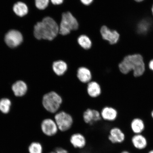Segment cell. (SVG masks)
Here are the masks:
<instances>
[{
  "label": "cell",
  "mask_w": 153,
  "mask_h": 153,
  "mask_svg": "<svg viewBox=\"0 0 153 153\" xmlns=\"http://www.w3.org/2000/svg\"><path fill=\"white\" fill-rule=\"evenodd\" d=\"M59 25L54 19L47 16L36 23L33 28V35L36 39L53 41L59 35Z\"/></svg>",
  "instance_id": "cell-1"
},
{
  "label": "cell",
  "mask_w": 153,
  "mask_h": 153,
  "mask_svg": "<svg viewBox=\"0 0 153 153\" xmlns=\"http://www.w3.org/2000/svg\"><path fill=\"white\" fill-rule=\"evenodd\" d=\"M122 73L127 74L133 70L135 77L140 76L144 73L145 65L143 57L140 55H129L124 57L118 65Z\"/></svg>",
  "instance_id": "cell-2"
},
{
  "label": "cell",
  "mask_w": 153,
  "mask_h": 153,
  "mask_svg": "<svg viewBox=\"0 0 153 153\" xmlns=\"http://www.w3.org/2000/svg\"><path fill=\"white\" fill-rule=\"evenodd\" d=\"M79 24L77 19L70 11L62 13L59 24V34L62 36L70 34L72 32L77 30Z\"/></svg>",
  "instance_id": "cell-3"
},
{
  "label": "cell",
  "mask_w": 153,
  "mask_h": 153,
  "mask_svg": "<svg viewBox=\"0 0 153 153\" xmlns=\"http://www.w3.org/2000/svg\"><path fill=\"white\" fill-rule=\"evenodd\" d=\"M63 102L62 97L54 91H51L43 95L42 103L43 108L50 113L55 114L59 111Z\"/></svg>",
  "instance_id": "cell-4"
},
{
  "label": "cell",
  "mask_w": 153,
  "mask_h": 153,
  "mask_svg": "<svg viewBox=\"0 0 153 153\" xmlns=\"http://www.w3.org/2000/svg\"><path fill=\"white\" fill-rule=\"evenodd\" d=\"M54 120L59 131L62 132L70 130L74 123L73 118L71 115L63 111H59L54 114Z\"/></svg>",
  "instance_id": "cell-5"
},
{
  "label": "cell",
  "mask_w": 153,
  "mask_h": 153,
  "mask_svg": "<svg viewBox=\"0 0 153 153\" xmlns=\"http://www.w3.org/2000/svg\"><path fill=\"white\" fill-rule=\"evenodd\" d=\"M23 36L19 30H9L5 34V42L10 48H15L20 46L23 41Z\"/></svg>",
  "instance_id": "cell-6"
},
{
  "label": "cell",
  "mask_w": 153,
  "mask_h": 153,
  "mask_svg": "<svg viewBox=\"0 0 153 153\" xmlns=\"http://www.w3.org/2000/svg\"><path fill=\"white\" fill-rule=\"evenodd\" d=\"M41 128L44 134L48 137L54 136L59 131L56 122L51 118L44 119L41 122Z\"/></svg>",
  "instance_id": "cell-7"
},
{
  "label": "cell",
  "mask_w": 153,
  "mask_h": 153,
  "mask_svg": "<svg viewBox=\"0 0 153 153\" xmlns=\"http://www.w3.org/2000/svg\"><path fill=\"white\" fill-rule=\"evenodd\" d=\"M100 34L103 40L108 41L110 45H114L118 42L120 34L116 30L110 29L106 25L101 27Z\"/></svg>",
  "instance_id": "cell-8"
},
{
  "label": "cell",
  "mask_w": 153,
  "mask_h": 153,
  "mask_svg": "<svg viewBox=\"0 0 153 153\" xmlns=\"http://www.w3.org/2000/svg\"><path fill=\"white\" fill-rule=\"evenodd\" d=\"M108 139L113 144H121L125 141L126 136L119 128L114 127L110 130Z\"/></svg>",
  "instance_id": "cell-9"
},
{
  "label": "cell",
  "mask_w": 153,
  "mask_h": 153,
  "mask_svg": "<svg viewBox=\"0 0 153 153\" xmlns=\"http://www.w3.org/2000/svg\"><path fill=\"white\" fill-rule=\"evenodd\" d=\"M83 118L85 123L91 126L102 120L100 112L90 108L87 109L84 112Z\"/></svg>",
  "instance_id": "cell-10"
},
{
  "label": "cell",
  "mask_w": 153,
  "mask_h": 153,
  "mask_svg": "<svg viewBox=\"0 0 153 153\" xmlns=\"http://www.w3.org/2000/svg\"><path fill=\"white\" fill-rule=\"evenodd\" d=\"M131 142L134 148L139 151L145 150L148 145V139L142 134L133 135L131 137Z\"/></svg>",
  "instance_id": "cell-11"
},
{
  "label": "cell",
  "mask_w": 153,
  "mask_h": 153,
  "mask_svg": "<svg viewBox=\"0 0 153 153\" xmlns=\"http://www.w3.org/2000/svg\"><path fill=\"white\" fill-rule=\"evenodd\" d=\"M77 79L81 83L87 84L92 80V74L90 70L85 66H81L77 69L76 72Z\"/></svg>",
  "instance_id": "cell-12"
},
{
  "label": "cell",
  "mask_w": 153,
  "mask_h": 153,
  "mask_svg": "<svg viewBox=\"0 0 153 153\" xmlns=\"http://www.w3.org/2000/svg\"><path fill=\"white\" fill-rule=\"evenodd\" d=\"M70 142L74 148L80 149L85 148L87 143L85 136L79 133L72 134L70 137Z\"/></svg>",
  "instance_id": "cell-13"
},
{
  "label": "cell",
  "mask_w": 153,
  "mask_h": 153,
  "mask_svg": "<svg viewBox=\"0 0 153 153\" xmlns=\"http://www.w3.org/2000/svg\"><path fill=\"white\" fill-rule=\"evenodd\" d=\"M52 69L55 75L62 76L64 75L68 71V64L65 61L62 60L55 61L52 63Z\"/></svg>",
  "instance_id": "cell-14"
},
{
  "label": "cell",
  "mask_w": 153,
  "mask_h": 153,
  "mask_svg": "<svg viewBox=\"0 0 153 153\" xmlns=\"http://www.w3.org/2000/svg\"><path fill=\"white\" fill-rule=\"evenodd\" d=\"M102 120L107 122H112L116 119L117 111L113 107L106 106L102 108L100 112Z\"/></svg>",
  "instance_id": "cell-15"
},
{
  "label": "cell",
  "mask_w": 153,
  "mask_h": 153,
  "mask_svg": "<svg viewBox=\"0 0 153 153\" xmlns=\"http://www.w3.org/2000/svg\"><path fill=\"white\" fill-rule=\"evenodd\" d=\"M87 91L89 97L96 98L100 96L102 93V89L98 82L91 81L87 84Z\"/></svg>",
  "instance_id": "cell-16"
},
{
  "label": "cell",
  "mask_w": 153,
  "mask_h": 153,
  "mask_svg": "<svg viewBox=\"0 0 153 153\" xmlns=\"http://www.w3.org/2000/svg\"><path fill=\"white\" fill-rule=\"evenodd\" d=\"M13 10L15 15L21 18L27 15L29 10L28 7L26 4L21 1L15 3L13 5Z\"/></svg>",
  "instance_id": "cell-17"
},
{
  "label": "cell",
  "mask_w": 153,
  "mask_h": 153,
  "mask_svg": "<svg viewBox=\"0 0 153 153\" xmlns=\"http://www.w3.org/2000/svg\"><path fill=\"white\" fill-rule=\"evenodd\" d=\"M152 26V22L150 19H143L137 25V33L141 35H144L150 30Z\"/></svg>",
  "instance_id": "cell-18"
},
{
  "label": "cell",
  "mask_w": 153,
  "mask_h": 153,
  "mask_svg": "<svg viewBox=\"0 0 153 153\" xmlns=\"http://www.w3.org/2000/svg\"><path fill=\"white\" fill-rule=\"evenodd\" d=\"M12 89L16 97H22L26 94L27 87L25 83L22 81L16 82L12 85Z\"/></svg>",
  "instance_id": "cell-19"
},
{
  "label": "cell",
  "mask_w": 153,
  "mask_h": 153,
  "mask_svg": "<svg viewBox=\"0 0 153 153\" xmlns=\"http://www.w3.org/2000/svg\"><path fill=\"white\" fill-rule=\"evenodd\" d=\"M77 42L80 47L85 50L90 49L92 46V42L88 36L82 34L78 37Z\"/></svg>",
  "instance_id": "cell-20"
},
{
  "label": "cell",
  "mask_w": 153,
  "mask_h": 153,
  "mask_svg": "<svg viewBox=\"0 0 153 153\" xmlns=\"http://www.w3.org/2000/svg\"><path fill=\"white\" fill-rule=\"evenodd\" d=\"M131 128L133 132L136 134H142L145 129L144 122L140 118H135L132 121Z\"/></svg>",
  "instance_id": "cell-21"
},
{
  "label": "cell",
  "mask_w": 153,
  "mask_h": 153,
  "mask_svg": "<svg viewBox=\"0 0 153 153\" xmlns=\"http://www.w3.org/2000/svg\"><path fill=\"white\" fill-rule=\"evenodd\" d=\"M43 147L41 143L37 141H33L28 147L29 153H43Z\"/></svg>",
  "instance_id": "cell-22"
},
{
  "label": "cell",
  "mask_w": 153,
  "mask_h": 153,
  "mask_svg": "<svg viewBox=\"0 0 153 153\" xmlns=\"http://www.w3.org/2000/svg\"><path fill=\"white\" fill-rule=\"evenodd\" d=\"M11 102L9 99L3 98L0 100V111L3 114L8 113L10 110Z\"/></svg>",
  "instance_id": "cell-23"
},
{
  "label": "cell",
  "mask_w": 153,
  "mask_h": 153,
  "mask_svg": "<svg viewBox=\"0 0 153 153\" xmlns=\"http://www.w3.org/2000/svg\"><path fill=\"white\" fill-rule=\"evenodd\" d=\"M50 0H34L35 7L39 10H44L48 7Z\"/></svg>",
  "instance_id": "cell-24"
},
{
  "label": "cell",
  "mask_w": 153,
  "mask_h": 153,
  "mask_svg": "<svg viewBox=\"0 0 153 153\" xmlns=\"http://www.w3.org/2000/svg\"><path fill=\"white\" fill-rule=\"evenodd\" d=\"M52 4L55 6L62 5L64 3L65 0H50Z\"/></svg>",
  "instance_id": "cell-25"
},
{
  "label": "cell",
  "mask_w": 153,
  "mask_h": 153,
  "mask_svg": "<svg viewBox=\"0 0 153 153\" xmlns=\"http://www.w3.org/2000/svg\"><path fill=\"white\" fill-rule=\"evenodd\" d=\"M81 3L85 6H89L91 5L94 1V0H79Z\"/></svg>",
  "instance_id": "cell-26"
},
{
  "label": "cell",
  "mask_w": 153,
  "mask_h": 153,
  "mask_svg": "<svg viewBox=\"0 0 153 153\" xmlns=\"http://www.w3.org/2000/svg\"><path fill=\"white\" fill-rule=\"evenodd\" d=\"M54 151L57 153H69L68 150L62 147H57L55 149Z\"/></svg>",
  "instance_id": "cell-27"
},
{
  "label": "cell",
  "mask_w": 153,
  "mask_h": 153,
  "mask_svg": "<svg viewBox=\"0 0 153 153\" xmlns=\"http://www.w3.org/2000/svg\"><path fill=\"white\" fill-rule=\"evenodd\" d=\"M149 67L150 69L153 71V59L149 62Z\"/></svg>",
  "instance_id": "cell-28"
},
{
  "label": "cell",
  "mask_w": 153,
  "mask_h": 153,
  "mask_svg": "<svg viewBox=\"0 0 153 153\" xmlns=\"http://www.w3.org/2000/svg\"><path fill=\"white\" fill-rule=\"evenodd\" d=\"M120 153H131L129 151L127 150H124L122 151V152H120Z\"/></svg>",
  "instance_id": "cell-29"
},
{
  "label": "cell",
  "mask_w": 153,
  "mask_h": 153,
  "mask_svg": "<svg viewBox=\"0 0 153 153\" xmlns=\"http://www.w3.org/2000/svg\"><path fill=\"white\" fill-rule=\"evenodd\" d=\"M136 1L137 2H140L143 1L144 0H134Z\"/></svg>",
  "instance_id": "cell-30"
},
{
  "label": "cell",
  "mask_w": 153,
  "mask_h": 153,
  "mask_svg": "<svg viewBox=\"0 0 153 153\" xmlns=\"http://www.w3.org/2000/svg\"><path fill=\"white\" fill-rule=\"evenodd\" d=\"M147 153H153V149L149 150Z\"/></svg>",
  "instance_id": "cell-31"
},
{
  "label": "cell",
  "mask_w": 153,
  "mask_h": 153,
  "mask_svg": "<svg viewBox=\"0 0 153 153\" xmlns=\"http://www.w3.org/2000/svg\"><path fill=\"white\" fill-rule=\"evenodd\" d=\"M48 153H57V152H55V151H52V152H51Z\"/></svg>",
  "instance_id": "cell-32"
},
{
  "label": "cell",
  "mask_w": 153,
  "mask_h": 153,
  "mask_svg": "<svg viewBox=\"0 0 153 153\" xmlns=\"http://www.w3.org/2000/svg\"><path fill=\"white\" fill-rule=\"evenodd\" d=\"M152 117L153 118V111H152Z\"/></svg>",
  "instance_id": "cell-33"
},
{
  "label": "cell",
  "mask_w": 153,
  "mask_h": 153,
  "mask_svg": "<svg viewBox=\"0 0 153 153\" xmlns=\"http://www.w3.org/2000/svg\"><path fill=\"white\" fill-rule=\"evenodd\" d=\"M152 12L153 13V7H152Z\"/></svg>",
  "instance_id": "cell-34"
}]
</instances>
